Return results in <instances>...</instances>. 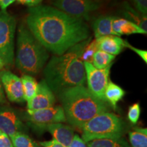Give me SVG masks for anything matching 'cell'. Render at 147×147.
<instances>
[{"label": "cell", "instance_id": "1", "mask_svg": "<svg viewBox=\"0 0 147 147\" xmlns=\"http://www.w3.org/2000/svg\"><path fill=\"white\" fill-rule=\"evenodd\" d=\"M26 26L48 51L57 56L90 37L89 27L84 20L51 5L29 8Z\"/></svg>", "mask_w": 147, "mask_h": 147}, {"label": "cell", "instance_id": "2", "mask_svg": "<svg viewBox=\"0 0 147 147\" xmlns=\"http://www.w3.org/2000/svg\"><path fill=\"white\" fill-rule=\"evenodd\" d=\"M91 39L90 36L63 55H55L46 64L44 69L45 80L53 93L58 94L64 89L85 84V69L81 56Z\"/></svg>", "mask_w": 147, "mask_h": 147}, {"label": "cell", "instance_id": "3", "mask_svg": "<svg viewBox=\"0 0 147 147\" xmlns=\"http://www.w3.org/2000/svg\"><path fill=\"white\" fill-rule=\"evenodd\" d=\"M57 95L66 121L80 129L95 116L110 110L107 103L95 97L84 86L64 89Z\"/></svg>", "mask_w": 147, "mask_h": 147}, {"label": "cell", "instance_id": "4", "mask_svg": "<svg viewBox=\"0 0 147 147\" xmlns=\"http://www.w3.org/2000/svg\"><path fill=\"white\" fill-rule=\"evenodd\" d=\"M49 58V51L36 40L25 24H21L16 41L15 63L17 68L25 74L36 76L45 67Z\"/></svg>", "mask_w": 147, "mask_h": 147}, {"label": "cell", "instance_id": "5", "mask_svg": "<svg viewBox=\"0 0 147 147\" xmlns=\"http://www.w3.org/2000/svg\"><path fill=\"white\" fill-rule=\"evenodd\" d=\"M85 143L94 140L120 138L125 131V124L119 116L105 112L99 114L80 129Z\"/></svg>", "mask_w": 147, "mask_h": 147}, {"label": "cell", "instance_id": "6", "mask_svg": "<svg viewBox=\"0 0 147 147\" xmlns=\"http://www.w3.org/2000/svg\"><path fill=\"white\" fill-rule=\"evenodd\" d=\"M16 19L6 11H0V57L4 65L14 63Z\"/></svg>", "mask_w": 147, "mask_h": 147}, {"label": "cell", "instance_id": "7", "mask_svg": "<svg viewBox=\"0 0 147 147\" xmlns=\"http://www.w3.org/2000/svg\"><path fill=\"white\" fill-rule=\"evenodd\" d=\"M23 118L31 128L40 134L47 131V127L51 124L66 121L63 108L59 105L45 109L27 110Z\"/></svg>", "mask_w": 147, "mask_h": 147}, {"label": "cell", "instance_id": "8", "mask_svg": "<svg viewBox=\"0 0 147 147\" xmlns=\"http://www.w3.org/2000/svg\"><path fill=\"white\" fill-rule=\"evenodd\" d=\"M55 8L68 15L88 21L89 14L98 10L101 4L93 0H51Z\"/></svg>", "mask_w": 147, "mask_h": 147}, {"label": "cell", "instance_id": "9", "mask_svg": "<svg viewBox=\"0 0 147 147\" xmlns=\"http://www.w3.org/2000/svg\"><path fill=\"white\" fill-rule=\"evenodd\" d=\"M85 69L87 89L95 97L106 102L104 92L109 82L111 66L105 69H97L89 62H83Z\"/></svg>", "mask_w": 147, "mask_h": 147}, {"label": "cell", "instance_id": "10", "mask_svg": "<svg viewBox=\"0 0 147 147\" xmlns=\"http://www.w3.org/2000/svg\"><path fill=\"white\" fill-rule=\"evenodd\" d=\"M0 131L10 138L18 132L26 133L27 127L24 123L23 115L8 106H0Z\"/></svg>", "mask_w": 147, "mask_h": 147}, {"label": "cell", "instance_id": "11", "mask_svg": "<svg viewBox=\"0 0 147 147\" xmlns=\"http://www.w3.org/2000/svg\"><path fill=\"white\" fill-rule=\"evenodd\" d=\"M0 80L10 102L22 104L25 102L21 78L8 70L0 71Z\"/></svg>", "mask_w": 147, "mask_h": 147}, {"label": "cell", "instance_id": "12", "mask_svg": "<svg viewBox=\"0 0 147 147\" xmlns=\"http://www.w3.org/2000/svg\"><path fill=\"white\" fill-rule=\"evenodd\" d=\"M56 98L54 93L45 80L38 84L36 94L27 102V110H38L55 106Z\"/></svg>", "mask_w": 147, "mask_h": 147}, {"label": "cell", "instance_id": "13", "mask_svg": "<svg viewBox=\"0 0 147 147\" xmlns=\"http://www.w3.org/2000/svg\"><path fill=\"white\" fill-rule=\"evenodd\" d=\"M47 131H49L53 136V140L63 145L64 147L69 146L74 136V129L63 123L50 125L47 127Z\"/></svg>", "mask_w": 147, "mask_h": 147}, {"label": "cell", "instance_id": "14", "mask_svg": "<svg viewBox=\"0 0 147 147\" xmlns=\"http://www.w3.org/2000/svg\"><path fill=\"white\" fill-rule=\"evenodd\" d=\"M95 40L97 50L102 51L114 56L120 54L125 48V40L119 36H103Z\"/></svg>", "mask_w": 147, "mask_h": 147}, {"label": "cell", "instance_id": "15", "mask_svg": "<svg viewBox=\"0 0 147 147\" xmlns=\"http://www.w3.org/2000/svg\"><path fill=\"white\" fill-rule=\"evenodd\" d=\"M115 18V16L103 15L94 20L92 28L95 39L103 36H117L113 29V22Z\"/></svg>", "mask_w": 147, "mask_h": 147}, {"label": "cell", "instance_id": "16", "mask_svg": "<svg viewBox=\"0 0 147 147\" xmlns=\"http://www.w3.org/2000/svg\"><path fill=\"white\" fill-rule=\"evenodd\" d=\"M113 29L116 35L119 37H121L122 35L147 34L146 32L138 26L136 24L118 16H116L113 22Z\"/></svg>", "mask_w": 147, "mask_h": 147}, {"label": "cell", "instance_id": "17", "mask_svg": "<svg viewBox=\"0 0 147 147\" xmlns=\"http://www.w3.org/2000/svg\"><path fill=\"white\" fill-rule=\"evenodd\" d=\"M125 95V91L120 86L109 81L104 92V97L107 104H109L114 110L117 109V104Z\"/></svg>", "mask_w": 147, "mask_h": 147}, {"label": "cell", "instance_id": "18", "mask_svg": "<svg viewBox=\"0 0 147 147\" xmlns=\"http://www.w3.org/2000/svg\"><path fill=\"white\" fill-rule=\"evenodd\" d=\"M123 15L124 18L136 24L138 26L147 32L146 15L140 13L138 11L134 10L127 3L124 5Z\"/></svg>", "mask_w": 147, "mask_h": 147}, {"label": "cell", "instance_id": "19", "mask_svg": "<svg viewBox=\"0 0 147 147\" xmlns=\"http://www.w3.org/2000/svg\"><path fill=\"white\" fill-rule=\"evenodd\" d=\"M129 138L131 147H147L146 128L134 127L129 132Z\"/></svg>", "mask_w": 147, "mask_h": 147}, {"label": "cell", "instance_id": "20", "mask_svg": "<svg viewBox=\"0 0 147 147\" xmlns=\"http://www.w3.org/2000/svg\"><path fill=\"white\" fill-rule=\"evenodd\" d=\"M21 80L23 85L25 101L28 102L36 94L38 83L34 77L27 74H23L21 76Z\"/></svg>", "mask_w": 147, "mask_h": 147}, {"label": "cell", "instance_id": "21", "mask_svg": "<svg viewBox=\"0 0 147 147\" xmlns=\"http://www.w3.org/2000/svg\"><path fill=\"white\" fill-rule=\"evenodd\" d=\"M86 144L87 147H131L123 137L117 139L94 140Z\"/></svg>", "mask_w": 147, "mask_h": 147}, {"label": "cell", "instance_id": "22", "mask_svg": "<svg viewBox=\"0 0 147 147\" xmlns=\"http://www.w3.org/2000/svg\"><path fill=\"white\" fill-rule=\"evenodd\" d=\"M115 58V56L114 55L97 50L93 55L91 63L97 69H105L109 66H112Z\"/></svg>", "mask_w": 147, "mask_h": 147}, {"label": "cell", "instance_id": "23", "mask_svg": "<svg viewBox=\"0 0 147 147\" xmlns=\"http://www.w3.org/2000/svg\"><path fill=\"white\" fill-rule=\"evenodd\" d=\"M14 147H42L26 133L18 132L10 138Z\"/></svg>", "mask_w": 147, "mask_h": 147}, {"label": "cell", "instance_id": "24", "mask_svg": "<svg viewBox=\"0 0 147 147\" xmlns=\"http://www.w3.org/2000/svg\"><path fill=\"white\" fill-rule=\"evenodd\" d=\"M97 51L96 40H91L87 45L84 49L82 52L81 59L83 62H89L91 63L93 55Z\"/></svg>", "mask_w": 147, "mask_h": 147}, {"label": "cell", "instance_id": "25", "mask_svg": "<svg viewBox=\"0 0 147 147\" xmlns=\"http://www.w3.org/2000/svg\"><path fill=\"white\" fill-rule=\"evenodd\" d=\"M140 106L139 103H136L129 106L128 110L127 118L132 124H136L140 117Z\"/></svg>", "mask_w": 147, "mask_h": 147}, {"label": "cell", "instance_id": "26", "mask_svg": "<svg viewBox=\"0 0 147 147\" xmlns=\"http://www.w3.org/2000/svg\"><path fill=\"white\" fill-rule=\"evenodd\" d=\"M124 47L129 48V49H131V50L133 51L134 53H136L144 61L145 63H147V51L146 50H142V49H138V48L134 47L133 46H131L127 41H126V40H125Z\"/></svg>", "mask_w": 147, "mask_h": 147}, {"label": "cell", "instance_id": "27", "mask_svg": "<svg viewBox=\"0 0 147 147\" xmlns=\"http://www.w3.org/2000/svg\"><path fill=\"white\" fill-rule=\"evenodd\" d=\"M136 8L140 13L146 15L147 13V0H133Z\"/></svg>", "mask_w": 147, "mask_h": 147}, {"label": "cell", "instance_id": "28", "mask_svg": "<svg viewBox=\"0 0 147 147\" xmlns=\"http://www.w3.org/2000/svg\"><path fill=\"white\" fill-rule=\"evenodd\" d=\"M0 147H14L10 138L1 131H0Z\"/></svg>", "mask_w": 147, "mask_h": 147}, {"label": "cell", "instance_id": "29", "mask_svg": "<svg viewBox=\"0 0 147 147\" xmlns=\"http://www.w3.org/2000/svg\"><path fill=\"white\" fill-rule=\"evenodd\" d=\"M68 147H87V144L84 142L81 138L79 137L78 135H74L71 142Z\"/></svg>", "mask_w": 147, "mask_h": 147}, {"label": "cell", "instance_id": "30", "mask_svg": "<svg viewBox=\"0 0 147 147\" xmlns=\"http://www.w3.org/2000/svg\"><path fill=\"white\" fill-rule=\"evenodd\" d=\"M16 1L20 4L27 5L29 8H33V7L41 5V3L43 1V0H16Z\"/></svg>", "mask_w": 147, "mask_h": 147}, {"label": "cell", "instance_id": "31", "mask_svg": "<svg viewBox=\"0 0 147 147\" xmlns=\"http://www.w3.org/2000/svg\"><path fill=\"white\" fill-rule=\"evenodd\" d=\"M39 144L42 147H64L59 143L55 141V140L49 141H44V142H40Z\"/></svg>", "mask_w": 147, "mask_h": 147}, {"label": "cell", "instance_id": "32", "mask_svg": "<svg viewBox=\"0 0 147 147\" xmlns=\"http://www.w3.org/2000/svg\"><path fill=\"white\" fill-rule=\"evenodd\" d=\"M16 0H0V8L2 11H6L7 8L12 4Z\"/></svg>", "mask_w": 147, "mask_h": 147}, {"label": "cell", "instance_id": "33", "mask_svg": "<svg viewBox=\"0 0 147 147\" xmlns=\"http://www.w3.org/2000/svg\"><path fill=\"white\" fill-rule=\"evenodd\" d=\"M5 103H6V99H5L4 92H3L2 84L0 80V104H5Z\"/></svg>", "mask_w": 147, "mask_h": 147}, {"label": "cell", "instance_id": "34", "mask_svg": "<svg viewBox=\"0 0 147 147\" xmlns=\"http://www.w3.org/2000/svg\"><path fill=\"white\" fill-rule=\"evenodd\" d=\"M3 67H4V63H3L2 60H1V57H0V70L2 69L3 68Z\"/></svg>", "mask_w": 147, "mask_h": 147}, {"label": "cell", "instance_id": "35", "mask_svg": "<svg viewBox=\"0 0 147 147\" xmlns=\"http://www.w3.org/2000/svg\"><path fill=\"white\" fill-rule=\"evenodd\" d=\"M93 1H96V2H97V3H101V2H102V1H103V0H93Z\"/></svg>", "mask_w": 147, "mask_h": 147}]
</instances>
